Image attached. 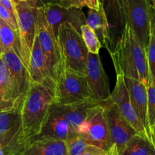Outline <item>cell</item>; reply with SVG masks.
Wrapping results in <instances>:
<instances>
[{
	"label": "cell",
	"instance_id": "1",
	"mask_svg": "<svg viewBox=\"0 0 155 155\" xmlns=\"http://www.w3.org/2000/svg\"><path fill=\"white\" fill-rule=\"evenodd\" d=\"M56 85L31 82L21 109V134L26 145L40 134L55 103Z\"/></svg>",
	"mask_w": 155,
	"mask_h": 155
},
{
	"label": "cell",
	"instance_id": "2",
	"mask_svg": "<svg viewBox=\"0 0 155 155\" xmlns=\"http://www.w3.org/2000/svg\"><path fill=\"white\" fill-rule=\"evenodd\" d=\"M109 54L116 76L136 79L147 85L150 76L147 52L139 44L128 23L121 37Z\"/></svg>",
	"mask_w": 155,
	"mask_h": 155
},
{
	"label": "cell",
	"instance_id": "3",
	"mask_svg": "<svg viewBox=\"0 0 155 155\" xmlns=\"http://www.w3.org/2000/svg\"><path fill=\"white\" fill-rule=\"evenodd\" d=\"M100 103L94 99L72 104L54 103L38 136L55 138L66 142L79 134V128L84 121L88 110Z\"/></svg>",
	"mask_w": 155,
	"mask_h": 155
},
{
	"label": "cell",
	"instance_id": "4",
	"mask_svg": "<svg viewBox=\"0 0 155 155\" xmlns=\"http://www.w3.org/2000/svg\"><path fill=\"white\" fill-rule=\"evenodd\" d=\"M56 39L65 68L85 74L89 51L80 32L69 23H64L59 27Z\"/></svg>",
	"mask_w": 155,
	"mask_h": 155
},
{
	"label": "cell",
	"instance_id": "5",
	"mask_svg": "<svg viewBox=\"0 0 155 155\" xmlns=\"http://www.w3.org/2000/svg\"><path fill=\"white\" fill-rule=\"evenodd\" d=\"M92 99L86 74L65 68L56 83L55 103L72 104Z\"/></svg>",
	"mask_w": 155,
	"mask_h": 155
},
{
	"label": "cell",
	"instance_id": "6",
	"mask_svg": "<svg viewBox=\"0 0 155 155\" xmlns=\"http://www.w3.org/2000/svg\"><path fill=\"white\" fill-rule=\"evenodd\" d=\"M37 36L47 68L53 80L56 83L59 75L65 69V65L59 42L45 18L43 6L38 8Z\"/></svg>",
	"mask_w": 155,
	"mask_h": 155
},
{
	"label": "cell",
	"instance_id": "7",
	"mask_svg": "<svg viewBox=\"0 0 155 155\" xmlns=\"http://www.w3.org/2000/svg\"><path fill=\"white\" fill-rule=\"evenodd\" d=\"M78 133L88 144L102 148L105 151H109L114 145L109 134L104 108L101 104H96L88 110Z\"/></svg>",
	"mask_w": 155,
	"mask_h": 155
},
{
	"label": "cell",
	"instance_id": "8",
	"mask_svg": "<svg viewBox=\"0 0 155 155\" xmlns=\"http://www.w3.org/2000/svg\"><path fill=\"white\" fill-rule=\"evenodd\" d=\"M21 46V60L28 69L32 48L37 34L38 8L25 0L15 5Z\"/></svg>",
	"mask_w": 155,
	"mask_h": 155
},
{
	"label": "cell",
	"instance_id": "9",
	"mask_svg": "<svg viewBox=\"0 0 155 155\" xmlns=\"http://www.w3.org/2000/svg\"><path fill=\"white\" fill-rule=\"evenodd\" d=\"M100 104L104 108L111 139L116 146L118 151L120 152L127 142L138 133L128 122L117 104L110 98Z\"/></svg>",
	"mask_w": 155,
	"mask_h": 155
},
{
	"label": "cell",
	"instance_id": "10",
	"mask_svg": "<svg viewBox=\"0 0 155 155\" xmlns=\"http://www.w3.org/2000/svg\"><path fill=\"white\" fill-rule=\"evenodd\" d=\"M127 23L140 45L147 49L150 34V5L148 0H127Z\"/></svg>",
	"mask_w": 155,
	"mask_h": 155
},
{
	"label": "cell",
	"instance_id": "11",
	"mask_svg": "<svg viewBox=\"0 0 155 155\" xmlns=\"http://www.w3.org/2000/svg\"><path fill=\"white\" fill-rule=\"evenodd\" d=\"M45 18L49 26L57 37L61 24L69 23L81 33V27L86 24V17L81 8L65 6L56 2H48L43 5Z\"/></svg>",
	"mask_w": 155,
	"mask_h": 155
},
{
	"label": "cell",
	"instance_id": "12",
	"mask_svg": "<svg viewBox=\"0 0 155 155\" xmlns=\"http://www.w3.org/2000/svg\"><path fill=\"white\" fill-rule=\"evenodd\" d=\"M5 63L7 65L15 89L16 105L21 108L23 100L31 84V78L28 69L21 58L12 49L5 51L2 54Z\"/></svg>",
	"mask_w": 155,
	"mask_h": 155
},
{
	"label": "cell",
	"instance_id": "13",
	"mask_svg": "<svg viewBox=\"0 0 155 155\" xmlns=\"http://www.w3.org/2000/svg\"><path fill=\"white\" fill-rule=\"evenodd\" d=\"M108 23L111 52L121 37L127 23V0H98ZM110 52V53H111ZM109 53V54H110Z\"/></svg>",
	"mask_w": 155,
	"mask_h": 155
},
{
	"label": "cell",
	"instance_id": "14",
	"mask_svg": "<svg viewBox=\"0 0 155 155\" xmlns=\"http://www.w3.org/2000/svg\"><path fill=\"white\" fill-rule=\"evenodd\" d=\"M85 74L94 99L100 104L107 101L111 95L109 80L99 54L88 52Z\"/></svg>",
	"mask_w": 155,
	"mask_h": 155
},
{
	"label": "cell",
	"instance_id": "15",
	"mask_svg": "<svg viewBox=\"0 0 155 155\" xmlns=\"http://www.w3.org/2000/svg\"><path fill=\"white\" fill-rule=\"evenodd\" d=\"M110 99L117 104L120 111L135 131L150 139L144 124L137 115L131 102L127 86L122 76H116V83L113 91L111 92ZM151 140V139H150Z\"/></svg>",
	"mask_w": 155,
	"mask_h": 155
},
{
	"label": "cell",
	"instance_id": "16",
	"mask_svg": "<svg viewBox=\"0 0 155 155\" xmlns=\"http://www.w3.org/2000/svg\"><path fill=\"white\" fill-rule=\"evenodd\" d=\"M125 83L127 86L131 102L139 117L140 120L144 124L150 139V130L147 120V85L141 80L129 77H124Z\"/></svg>",
	"mask_w": 155,
	"mask_h": 155
},
{
	"label": "cell",
	"instance_id": "17",
	"mask_svg": "<svg viewBox=\"0 0 155 155\" xmlns=\"http://www.w3.org/2000/svg\"><path fill=\"white\" fill-rule=\"evenodd\" d=\"M17 155H68V148L65 141L36 136Z\"/></svg>",
	"mask_w": 155,
	"mask_h": 155
},
{
	"label": "cell",
	"instance_id": "18",
	"mask_svg": "<svg viewBox=\"0 0 155 155\" xmlns=\"http://www.w3.org/2000/svg\"><path fill=\"white\" fill-rule=\"evenodd\" d=\"M28 71L32 82L56 85V83L53 80L46 66L45 58L40 45L37 34L35 38L31 54H30Z\"/></svg>",
	"mask_w": 155,
	"mask_h": 155
},
{
	"label": "cell",
	"instance_id": "19",
	"mask_svg": "<svg viewBox=\"0 0 155 155\" xmlns=\"http://www.w3.org/2000/svg\"><path fill=\"white\" fill-rule=\"evenodd\" d=\"M86 23L93 29L101 44V47L106 48L109 53L111 52L110 39L109 35L107 20L103 8L100 6L98 10L89 8Z\"/></svg>",
	"mask_w": 155,
	"mask_h": 155
},
{
	"label": "cell",
	"instance_id": "20",
	"mask_svg": "<svg viewBox=\"0 0 155 155\" xmlns=\"http://www.w3.org/2000/svg\"><path fill=\"white\" fill-rule=\"evenodd\" d=\"M119 155H155V147L148 137L135 134L127 142Z\"/></svg>",
	"mask_w": 155,
	"mask_h": 155
},
{
	"label": "cell",
	"instance_id": "21",
	"mask_svg": "<svg viewBox=\"0 0 155 155\" xmlns=\"http://www.w3.org/2000/svg\"><path fill=\"white\" fill-rule=\"evenodd\" d=\"M0 36L2 53L12 49L21 59V46L19 33L0 18Z\"/></svg>",
	"mask_w": 155,
	"mask_h": 155
},
{
	"label": "cell",
	"instance_id": "22",
	"mask_svg": "<svg viewBox=\"0 0 155 155\" xmlns=\"http://www.w3.org/2000/svg\"><path fill=\"white\" fill-rule=\"evenodd\" d=\"M21 109L0 112V136L15 134L21 131Z\"/></svg>",
	"mask_w": 155,
	"mask_h": 155
},
{
	"label": "cell",
	"instance_id": "23",
	"mask_svg": "<svg viewBox=\"0 0 155 155\" xmlns=\"http://www.w3.org/2000/svg\"><path fill=\"white\" fill-rule=\"evenodd\" d=\"M0 77L2 83L5 100L12 106V108H18L16 105V98H15V89H14L12 78L9 74L7 65L5 63L2 55L0 56Z\"/></svg>",
	"mask_w": 155,
	"mask_h": 155
},
{
	"label": "cell",
	"instance_id": "24",
	"mask_svg": "<svg viewBox=\"0 0 155 155\" xmlns=\"http://www.w3.org/2000/svg\"><path fill=\"white\" fill-rule=\"evenodd\" d=\"M81 34L88 51L92 54H99L101 44L93 29L87 24H84L81 27Z\"/></svg>",
	"mask_w": 155,
	"mask_h": 155
},
{
	"label": "cell",
	"instance_id": "25",
	"mask_svg": "<svg viewBox=\"0 0 155 155\" xmlns=\"http://www.w3.org/2000/svg\"><path fill=\"white\" fill-rule=\"evenodd\" d=\"M68 155H81L83 154L90 144L80 134L75 135L66 141Z\"/></svg>",
	"mask_w": 155,
	"mask_h": 155
},
{
	"label": "cell",
	"instance_id": "26",
	"mask_svg": "<svg viewBox=\"0 0 155 155\" xmlns=\"http://www.w3.org/2000/svg\"><path fill=\"white\" fill-rule=\"evenodd\" d=\"M147 120L149 127L155 125V85L149 77L147 85Z\"/></svg>",
	"mask_w": 155,
	"mask_h": 155
},
{
	"label": "cell",
	"instance_id": "27",
	"mask_svg": "<svg viewBox=\"0 0 155 155\" xmlns=\"http://www.w3.org/2000/svg\"><path fill=\"white\" fill-rule=\"evenodd\" d=\"M146 52H147V63H148L149 76H150L149 77L155 85V36L151 31H150Z\"/></svg>",
	"mask_w": 155,
	"mask_h": 155
},
{
	"label": "cell",
	"instance_id": "28",
	"mask_svg": "<svg viewBox=\"0 0 155 155\" xmlns=\"http://www.w3.org/2000/svg\"><path fill=\"white\" fill-rule=\"evenodd\" d=\"M0 18L2 19L6 24H9L14 30L18 32V26L17 18L6 8H5L1 4H0Z\"/></svg>",
	"mask_w": 155,
	"mask_h": 155
},
{
	"label": "cell",
	"instance_id": "29",
	"mask_svg": "<svg viewBox=\"0 0 155 155\" xmlns=\"http://www.w3.org/2000/svg\"><path fill=\"white\" fill-rule=\"evenodd\" d=\"M14 110L12 106L7 102L5 98V92L3 89L1 77H0V112L1 111H9Z\"/></svg>",
	"mask_w": 155,
	"mask_h": 155
},
{
	"label": "cell",
	"instance_id": "30",
	"mask_svg": "<svg viewBox=\"0 0 155 155\" xmlns=\"http://www.w3.org/2000/svg\"><path fill=\"white\" fill-rule=\"evenodd\" d=\"M81 155H106V151L97 146L89 145L88 149Z\"/></svg>",
	"mask_w": 155,
	"mask_h": 155
},
{
	"label": "cell",
	"instance_id": "31",
	"mask_svg": "<svg viewBox=\"0 0 155 155\" xmlns=\"http://www.w3.org/2000/svg\"><path fill=\"white\" fill-rule=\"evenodd\" d=\"M60 4L65 6H74L79 8H82L86 6L85 0H63Z\"/></svg>",
	"mask_w": 155,
	"mask_h": 155
},
{
	"label": "cell",
	"instance_id": "32",
	"mask_svg": "<svg viewBox=\"0 0 155 155\" xmlns=\"http://www.w3.org/2000/svg\"><path fill=\"white\" fill-rule=\"evenodd\" d=\"M0 4L2 5L5 8H6L17 18L15 6L13 2H12V0H0Z\"/></svg>",
	"mask_w": 155,
	"mask_h": 155
},
{
	"label": "cell",
	"instance_id": "33",
	"mask_svg": "<svg viewBox=\"0 0 155 155\" xmlns=\"http://www.w3.org/2000/svg\"><path fill=\"white\" fill-rule=\"evenodd\" d=\"M150 31L155 36V7L152 4L150 5Z\"/></svg>",
	"mask_w": 155,
	"mask_h": 155
},
{
	"label": "cell",
	"instance_id": "34",
	"mask_svg": "<svg viewBox=\"0 0 155 155\" xmlns=\"http://www.w3.org/2000/svg\"><path fill=\"white\" fill-rule=\"evenodd\" d=\"M85 2H86V6L89 8L96 9V10H98L100 8L98 0H85Z\"/></svg>",
	"mask_w": 155,
	"mask_h": 155
},
{
	"label": "cell",
	"instance_id": "35",
	"mask_svg": "<svg viewBox=\"0 0 155 155\" xmlns=\"http://www.w3.org/2000/svg\"><path fill=\"white\" fill-rule=\"evenodd\" d=\"M30 6L35 8H40L44 5L43 0H25Z\"/></svg>",
	"mask_w": 155,
	"mask_h": 155
},
{
	"label": "cell",
	"instance_id": "36",
	"mask_svg": "<svg viewBox=\"0 0 155 155\" xmlns=\"http://www.w3.org/2000/svg\"><path fill=\"white\" fill-rule=\"evenodd\" d=\"M106 155H119L118 150H117V148H116V146H115V144L112 145V148H111L109 151H106Z\"/></svg>",
	"mask_w": 155,
	"mask_h": 155
},
{
	"label": "cell",
	"instance_id": "37",
	"mask_svg": "<svg viewBox=\"0 0 155 155\" xmlns=\"http://www.w3.org/2000/svg\"><path fill=\"white\" fill-rule=\"evenodd\" d=\"M150 136H151V141L155 147V125L150 127Z\"/></svg>",
	"mask_w": 155,
	"mask_h": 155
},
{
	"label": "cell",
	"instance_id": "38",
	"mask_svg": "<svg viewBox=\"0 0 155 155\" xmlns=\"http://www.w3.org/2000/svg\"><path fill=\"white\" fill-rule=\"evenodd\" d=\"M62 1H63V0H43L44 5H45L46 3H48V2H56L60 4V3L62 2Z\"/></svg>",
	"mask_w": 155,
	"mask_h": 155
},
{
	"label": "cell",
	"instance_id": "39",
	"mask_svg": "<svg viewBox=\"0 0 155 155\" xmlns=\"http://www.w3.org/2000/svg\"><path fill=\"white\" fill-rule=\"evenodd\" d=\"M0 155H6L4 151V149H3L2 146H1V145H0Z\"/></svg>",
	"mask_w": 155,
	"mask_h": 155
},
{
	"label": "cell",
	"instance_id": "40",
	"mask_svg": "<svg viewBox=\"0 0 155 155\" xmlns=\"http://www.w3.org/2000/svg\"><path fill=\"white\" fill-rule=\"evenodd\" d=\"M2 54V43H1V36H0V56Z\"/></svg>",
	"mask_w": 155,
	"mask_h": 155
},
{
	"label": "cell",
	"instance_id": "41",
	"mask_svg": "<svg viewBox=\"0 0 155 155\" xmlns=\"http://www.w3.org/2000/svg\"><path fill=\"white\" fill-rule=\"evenodd\" d=\"M21 1H23V0H12V2H13V3L15 5L17 4V3L20 2H21Z\"/></svg>",
	"mask_w": 155,
	"mask_h": 155
},
{
	"label": "cell",
	"instance_id": "42",
	"mask_svg": "<svg viewBox=\"0 0 155 155\" xmlns=\"http://www.w3.org/2000/svg\"><path fill=\"white\" fill-rule=\"evenodd\" d=\"M151 3L153 6L155 7V0H151Z\"/></svg>",
	"mask_w": 155,
	"mask_h": 155
}]
</instances>
